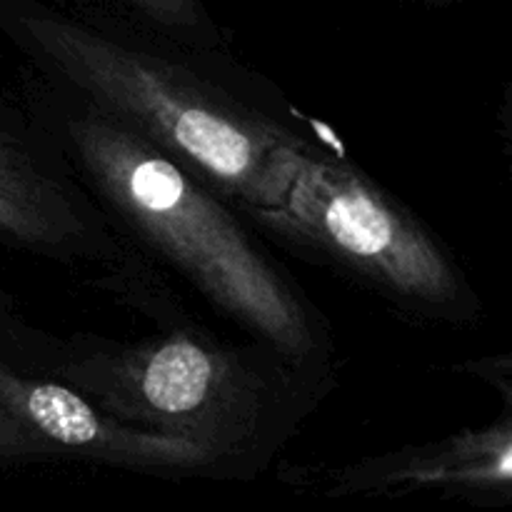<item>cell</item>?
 <instances>
[{
	"label": "cell",
	"mask_w": 512,
	"mask_h": 512,
	"mask_svg": "<svg viewBox=\"0 0 512 512\" xmlns=\"http://www.w3.org/2000/svg\"><path fill=\"white\" fill-rule=\"evenodd\" d=\"M3 363H5V360H3Z\"/></svg>",
	"instance_id": "11"
},
{
	"label": "cell",
	"mask_w": 512,
	"mask_h": 512,
	"mask_svg": "<svg viewBox=\"0 0 512 512\" xmlns=\"http://www.w3.org/2000/svg\"><path fill=\"white\" fill-rule=\"evenodd\" d=\"M50 378L125 423L198 445L225 480L268 473L333 393L268 345L235 343L185 315L138 340L70 335Z\"/></svg>",
	"instance_id": "3"
},
{
	"label": "cell",
	"mask_w": 512,
	"mask_h": 512,
	"mask_svg": "<svg viewBox=\"0 0 512 512\" xmlns=\"http://www.w3.org/2000/svg\"><path fill=\"white\" fill-rule=\"evenodd\" d=\"M0 405L40 435L58 458L65 455L170 480H225L218 460L198 445L125 423L63 380L23 373L3 360Z\"/></svg>",
	"instance_id": "6"
},
{
	"label": "cell",
	"mask_w": 512,
	"mask_h": 512,
	"mask_svg": "<svg viewBox=\"0 0 512 512\" xmlns=\"http://www.w3.org/2000/svg\"><path fill=\"white\" fill-rule=\"evenodd\" d=\"M13 423H20V420L15 418V415H10L8 410H5L3 405H0V425H13Z\"/></svg>",
	"instance_id": "9"
},
{
	"label": "cell",
	"mask_w": 512,
	"mask_h": 512,
	"mask_svg": "<svg viewBox=\"0 0 512 512\" xmlns=\"http://www.w3.org/2000/svg\"><path fill=\"white\" fill-rule=\"evenodd\" d=\"M0 238L68 270L165 320L173 305L148 265L70 178L38 130L0 118Z\"/></svg>",
	"instance_id": "5"
},
{
	"label": "cell",
	"mask_w": 512,
	"mask_h": 512,
	"mask_svg": "<svg viewBox=\"0 0 512 512\" xmlns=\"http://www.w3.org/2000/svg\"><path fill=\"white\" fill-rule=\"evenodd\" d=\"M35 130L130 248L173 270L245 338L335 388L330 323L208 180L48 78Z\"/></svg>",
	"instance_id": "1"
},
{
	"label": "cell",
	"mask_w": 512,
	"mask_h": 512,
	"mask_svg": "<svg viewBox=\"0 0 512 512\" xmlns=\"http://www.w3.org/2000/svg\"><path fill=\"white\" fill-rule=\"evenodd\" d=\"M498 135H500V143H503L505 158H508L512 168V85H508V90L503 93V100H500Z\"/></svg>",
	"instance_id": "8"
},
{
	"label": "cell",
	"mask_w": 512,
	"mask_h": 512,
	"mask_svg": "<svg viewBox=\"0 0 512 512\" xmlns=\"http://www.w3.org/2000/svg\"><path fill=\"white\" fill-rule=\"evenodd\" d=\"M3 25L43 75L208 180L240 213L283 195L310 148L228 53H203L115 18L10 3Z\"/></svg>",
	"instance_id": "2"
},
{
	"label": "cell",
	"mask_w": 512,
	"mask_h": 512,
	"mask_svg": "<svg viewBox=\"0 0 512 512\" xmlns=\"http://www.w3.org/2000/svg\"><path fill=\"white\" fill-rule=\"evenodd\" d=\"M123 23L203 53H225L223 35L203 0H110Z\"/></svg>",
	"instance_id": "7"
},
{
	"label": "cell",
	"mask_w": 512,
	"mask_h": 512,
	"mask_svg": "<svg viewBox=\"0 0 512 512\" xmlns=\"http://www.w3.org/2000/svg\"><path fill=\"white\" fill-rule=\"evenodd\" d=\"M425 3H430V5H445V3H448V0H425Z\"/></svg>",
	"instance_id": "10"
},
{
	"label": "cell",
	"mask_w": 512,
	"mask_h": 512,
	"mask_svg": "<svg viewBox=\"0 0 512 512\" xmlns=\"http://www.w3.org/2000/svg\"><path fill=\"white\" fill-rule=\"evenodd\" d=\"M243 215L398 315L445 325L480 318L483 305L443 240L365 170L315 143L293 158L283 195Z\"/></svg>",
	"instance_id": "4"
}]
</instances>
